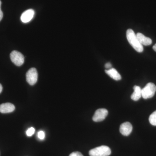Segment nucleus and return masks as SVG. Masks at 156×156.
I'll return each instance as SVG.
<instances>
[{"mask_svg": "<svg viewBox=\"0 0 156 156\" xmlns=\"http://www.w3.org/2000/svg\"><path fill=\"white\" fill-rule=\"evenodd\" d=\"M126 37L128 42L134 50L138 53H142L144 50L143 46L140 43L134 31L131 29H128L126 32Z\"/></svg>", "mask_w": 156, "mask_h": 156, "instance_id": "1", "label": "nucleus"}, {"mask_svg": "<svg viewBox=\"0 0 156 156\" xmlns=\"http://www.w3.org/2000/svg\"><path fill=\"white\" fill-rule=\"evenodd\" d=\"M111 154V149L105 145L101 146L92 149L89 151L90 156H108Z\"/></svg>", "mask_w": 156, "mask_h": 156, "instance_id": "2", "label": "nucleus"}, {"mask_svg": "<svg viewBox=\"0 0 156 156\" xmlns=\"http://www.w3.org/2000/svg\"><path fill=\"white\" fill-rule=\"evenodd\" d=\"M156 92L155 85L153 83H148L143 89H141L142 97L145 99L151 98L154 95Z\"/></svg>", "mask_w": 156, "mask_h": 156, "instance_id": "3", "label": "nucleus"}, {"mask_svg": "<svg viewBox=\"0 0 156 156\" xmlns=\"http://www.w3.org/2000/svg\"><path fill=\"white\" fill-rule=\"evenodd\" d=\"M11 61L17 66H21L24 63V57L22 53L18 51L14 50L10 54Z\"/></svg>", "mask_w": 156, "mask_h": 156, "instance_id": "4", "label": "nucleus"}, {"mask_svg": "<svg viewBox=\"0 0 156 156\" xmlns=\"http://www.w3.org/2000/svg\"><path fill=\"white\" fill-rule=\"evenodd\" d=\"M38 73L34 68L30 69L26 73V80L27 83L31 86H33L37 81Z\"/></svg>", "mask_w": 156, "mask_h": 156, "instance_id": "5", "label": "nucleus"}, {"mask_svg": "<svg viewBox=\"0 0 156 156\" xmlns=\"http://www.w3.org/2000/svg\"><path fill=\"white\" fill-rule=\"evenodd\" d=\"M108 115V111L105 108H100L95 111L92 117V120L95 122H102L105 119Z\"/></svg>", "mask_w": 156, "mask_h": 156, "instance_id": "6", "label": "nucleus"}, {"mask_svg": "<svg viewBox=\"0 0 156 156\" xmlns=\"http://www.w3.org/2000/svg\"><path fill=\"white\" fill-rule=\"evenodd\" d=\"M133 129L131 124L129 122L123 123L120 126V132L124 136H128L130 135Z\"/></svg>", "mask_w": 156, "mask_h": 156, "instance_id": "7", "label": "nucleus"}, {"mask_svg": "<svg viewBox=\"0 0 156 156\" xmlns=\"http://www.w3.org/2000/svg\"><path fill=\"white\" fill-rule=\"evenodd\" d=\"M34 11L33 9H29L24 11L21 15L20 19L23 23H27L30 21L33 18Z\"/></svg>", "mask_w": 156, "mask_h": 156, "instance_id": "8", "label": "nucleus"}, {"mask_svg": "<svg viewBox=\"0 0 156 156\" xmlns=\"http://www.w3.org/2000/svg\"><path fill=\"white\" fill-rule=\"evenodd\" d=\"M15 106L11 103H3L0 105V112L2 113H9L14 111Z\"/></svg>", "mask_w": 156, "mask_h": 156, "instance_id": "9", "label": "nucleus"}, {"mask_svg": "<svg viewBox=\"0 0 156 156\" xmlns=\"http://www.w3.org/2000/svg\"><path fill=\"white\" fill-rule=\"evenodd\" d=\"M136 35L140 43L142 46H149L151 44L152 41L151 39L150 38L145 36L144 35L140 33L136 34Z\"/></svg>", "mask_w": 156, "mask_h": 156, "instance_id": "10", "label": "nucleus"}, {"mask_svg": "<svg viewBox=\"0 0 156 156\" xmlns=\"http://www.w3.org/2000/svg\"><path fill=\"white\" fill-rule=\"evenodd\" d=\"M105 72L111 78L115 80H120L122 79L121 75L114 68H111L109 69H106L105 70Z\"/></svg>", "mask_w": 156, "mask_h": 156, "instance_id": "11", "label": "nucleus"}, {"mask_svg": "<svg viewBox=\"0 0 156 156\" xmlns=\"http://www.w3.org/2000/svg\"><path fill=\"white\" fill-rule=\"evenodd\" d=\"M134 92L131 95V98L132 100L137 101L142 97L141 89L140 87L137 86H134L133 87Z\"/></svg>", "mask_w": 156, "mask_h": 156, "instance_id": "12", "label": "nucleus"}, {"mask_svg": "<svg viewBox=\"0 0 156 156\" xmlns=\"http://www.w3.org/2000/svg\"><path fill=\"white\" fill-rule=\"evenodd\" d=\"M149 121L152 126H156V111L150 115L149 118Z\"/></svg>", "mask_w": 156, "mask_h": 156, "instance_id": "13", "label": "nucleus"}, {"mask_svg": "<svg viewBox=\"0 0 156 156\" xmlns=\"http://www.w3.org/2000/svg\"><path fill=\"white\" fill-rule=\"evenodd\" d=\"M35 131V128H34L33 127H31V128H29L28 130L27 131V135L28 136H32L34 134Z\"/></svg>", "mask_w": 156, "mask_h": 156, "instance_id": "14", "label": "nucleus"}, {"mask_svg": "<svg viewBox=\"0 0 156 156\" xmlns=\"http://www.w3.org/2000/svg\"><path fill=\"white\" fill-rule=\"evenodd\" d=\"M37 136L39 139L41 140H43L44 139L45 137V134L44 132L43 131H39L37 133Z\"/></svg>", "mask_w": 156, "mask_h": 156, "instance_id": "15", "label": "nucleus"}, {"mask_svg": "<svg viewBox=\"0 0 156 156\" xmlns=\"http://www.w3.org/2000/svg\"><path fill=\"white\" fill-rule=\"evenodd\" d=\"M69 156H83L82 154L80 152H74L72 153Z\"/></svg>", "mask_w": 156, "mask_h": 156, "instance_id": "16", "label": "nucleus"}, {"mask_svg": "<svg viewBox=\"0 0 156 156\" xmlns=\"http://www.w3.org/2000/svg\"><path fill=\"white\" fill-rule=\"evenodd\" d=\"M1 5H2V2L0 0V21L2 19L3 17V13L2 10H1Z\"/></svg>", "mask_w": 156, "mask_h": 156, "instance_id": "17", "label": "nucleus"}, {"mask_svg": "<svg viewBox=\"0 0 156 156\" xmlns=\"http://www.w3.org/2000/svg\"><path fill=\"white\" fill-rule=\"evenodd\" d=\"M105 66L107 69H109L112 68V65L110 62H108L105 64Z\"/></svg>", "mask_w": 156, "mask_h": 156, "instance_id": "18", "label": "nucleus"}, {"mask_svg": "<svg viewBox=\"0 0 156 156\" xmlns=\"http://www.w3.org/2000/svg\"><path fill=\"white\" fill-rule=\"evenodd\" d=\"M2 89H3L2 86V85H1V84H0V93H1V92H2Z\"/></svg>", "mask_w": 156, "mask_h": 156, "instance_id": "19", "label": "nucleus"}, {"mask_svg": "<svg viewBox=\"0 0 156 156\" xmlns=\"http://www.w3.org/2000/svg\"><path fill=\"white\" fill-rule=\"evenodd\" d=\"M153 50L156 52V44H155L154 45L153 47Z\"/></svg>", "mask_w": 156, "mask_h": 156, "instance_id": "20", "label": "nucleus"}]
</instances>
